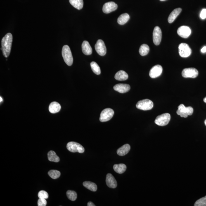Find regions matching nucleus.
I'll use <instances>...</instances> for the list:
<instances>
[{
  "instance_id": "nucleus-26",
  "label": "nucleus",
  "mask_w": 206,
  "mask_h": 206,
  "mask_svg": "<svg viewBox=\"0 0 206 206\" xmlns=\"http://www.w3.org/2000/svg\"><path fill=\"white\" fill-rule=\"evenodd\" d=\"M84 187L92 191H96L98 188L96 183L90 181H85L83 183Z\"/></svg>"
},
{
  "instance_id": "nucleus-9",
  "label": "nucleus",
  "mask_w": 206,
  "mask_h": 206,
  "mask_svg": "<svg viewBox=\"0 0 206 206\" xmlns=\"http://www.w3.org/2000/svg\"><path fill=\"white\" fill-rule=\"evenodd\" d=\"M198 70L193 68H185L182 72V75L185 78H194L198 76Z\"/></svg>"
},
{
  "instance_id": "nucleus-22",
  "label": "nucleus",
  "mask_w": 206,
  "mask_h": 206,
  "mask_svg": "<svg viewBox=\"0 0 206 206\" xmlns=\"http://www.w3.org/2000/svg\"><path fill=\"white\" fill-rule=\"evenodd\" d=\"M129 18V15L128 13L122 14L118 18L117 22L119 25H124L128 21Z\"/></svg>"
},
{
  "instance_id": "nucleus-15",
  "label": "nucleus",
  "mask_w": 206,
  "mask_h": 206,
  "mask_svg": "<svg viewBox=\"0 0 206 206\" xmlns=\"http://www.w3.org/2000/svg\"><path fill=\"white\" fill-rule=\"evenodd\" d=\"M130 86L129 84H119L114 86L113 89L115 91L120 93L128 92L130 89Z\"/></svg>"
},
{
  "instance_id": "nucleus-10",
  "label": "nucleus",
  "mask_w": 206,
  "mask_h": 206,
  "mask_svg": "<svg viewBox=\"0 0 206 206\" xmlns=\"http://www.w3.org/2000/svg\"><path fill=\"white\" fill-rule=\"evenodd\" d=\"M95 49L97 53L100 56H104L106 54L107 49L103 41L101 39L98 40L95 45Z\"/></svg>"
},
{
  "instance_id": "nucleus-1",
  "label": "nucleus",
  "mask_w": 206,
  "mask_h": 206,
  "mask_svg": "<svg viewBox=\"0 0 206 206\" xmlns=\"http://www.w3.org/2000/svg\"><path fill=\"white\" fill-rule=\"evenodd\" d=\"M13 37L10 33L6 34L2 40V50L5 57L7 58L11 52Z\"/></svg>"
},
{
  "instance_id": "nucleus-29",
  "label": "nucleus",
  "mask_w": 206,
  "mask_h": 206,
  "mask_svg": "<svg viewBox=\"0 0 206 206\" xmlns=\"http://www.w3.org/2000/svg\"><path fill=\"white\" fill-rule=\"evenodd\" d=\"M48 174L50 176V177L53 178V179H57L59 177H60L61 173H60L59 171L55 170H51L48 171Z\"/></svg>"
},
{
  "instance_id": "nucleus-14",
  "label": "nucleus",
  "mask_w": 206,
  "mask_h": 206,
  "mask_svg": "<svg viewBox=\"0 0 206 206\" xmlns=\"http://www.w3.org/2000/svg\"><path fill=\"white\" fill-rule=\"evenodd\" d=\"M163 68L160 65H156L152 67L149 73V76L152 78L158 77L162 73Z\"/></svg>"
},
{
  "instance_id": "nucleus-11",
  "label": "nucleus",
  "mask_w": 206,
  "mask_h": 206,
  "mask_svg": "<svg viewBox=\"0 0 206 206\" xmlns=\"http://www.w3.org/2000/svg\"><path fill=\"white\" fill-rule=\"evenodd\" d=\"M162 38V32L160 27H156L153 31V39L154 44L158 46L160 44Z\"/></svg>"
},
{
  "instance_id": "nucleus-27",
  "label": "nucleus",
  "mask_w": 206,
  "mask_h": 206,
  "mask_svg": "<svg viewBox=\"0 0 206 206\" xmlns=\"http://www.w3.org/2000/svg\"><path fill=\"white\" fill-rule=\"evenodd\" d=\"M150 48L148 45L143 44L140 47L139 53L142 56H145L148 54Z\"/></svg>"
},
{
  "instance_id": "nucleus-20",
  "label": "nucleus",
  "mask_w": 206,
  "mask_h": 206,
  "mask_svg": "<svg viewBox=\"0 0 206 206\" xmlns=\"http://www.w3.org/2000/svg\"><path fill=\"white\" fill-rule=\"evenodd\" d=\"M61 105L56 102H53L50 104L48 108L50 112L52 113H58L61 109Z\"/></svg>"
},
{
  "instance_id": "nucleus-7",
  "label": "nucleus",
  "mask_w": 206,
  "mask_h": 206,
  "mask_svg": "<svg viewBox=\"0 0 206 206\" xmlns=\"http://www.w3.org/2000/svg\"><path fill=\"white\" fill-rule=\"evenodd\" d=\"M113 110L110 108L105 109L100 113L99 120L102 122H106L112 118L114 115Z\"/></svg>"
},
{
  "instance_id": "nucleus-17",
  "label": "nucleus",
  "mask_w": 206,
  "mask_h": 206,
  "mask_svg": "<svg viewBox=\"0 0 206 206\" xmlns=\"http://www.w3.org/2000/svg\"><path fill=\"white\" fill-rule=\"evenodd\" d=\"M83 53L86 55H90L92 53L93 50L89 42L85 41L82 44Z\"/></svg>"
},
{
  "instance_id": "nucleus-6",
  "label": "nucleus",
  "mask_w": 206,
  "mask_h": 206,
  "mask_svg": "<svg viewBox=\"0 0 206 206\" xmlns=\"http://www.w3.org/2000/svg\"><path fill=\"white\" fill-rule=\"evenodd\" d=\"M67 148L69 151L73 153L78 152L79 153H83L84 152L83 147L76 142H69L67 143Z\"/></svg>"
},
{
  "instance_id": "nucleus-40",
  "label": "nucleus",
  "mask_w": 206,
  "mask_h": 206,
  "mask_svg": "<svg viewBox=\"0 0 206 206\" xmlns=\"http://www.w3.org/2000/svg\"><path fill=\"white\" fill-rule=\"evenodd\" d=\"M160 1H166V0H160Z\"/></svg>"
},
{
  "instance_id": "nucleus-4",
  "label": "nucleus",
  "mask_w": 206,
  "mask_h": 206,
  "mask_svg": "<svg viewBox=\"0 0 206 206\" xmlns=\"http://www.w3.org/2000/svg\"><path fill=\"white\" fill-rule=\"evenodd\" d=\"M153 106V102L151 100L148 99L140 100L136 105L137 108L143 110H151Z\"/></svg>"
},
{
  "instance_id": "nucleus-24",
  "label": "nucleus",
  "mask_w": 206,
  "mask_h": 206,
  "mask_svg": "<svg viewBox=\"0 0 206 206\" xmlns=\"http://www.w3.org/2000/svg\"><path fill=\"white\" fill-rule=\"evenodd\" d=\"M70 4L78 10L82 9L83 6V0H69Z\"/></svg>"
},
{
  "instance_id": "nucleus-30",
  "label": "nucleus",
  "mask_w": 206,
  "mask_h": 206,
  "mask_svg": "<svg viewBox=\"0 0 206 206\" xmlns=\"http://www.w3.org/2000/svg\"><path fill=\"white\" fill-rule=\"evenodd\" d=\"M67 195L68 198L71 200L74 201L77 199V195L75 192L73 190H69L67 192Z\"/></svg>"
},
{
  "instance_id": "nucleus-28",
  "label": "nucleus",
  "mask_w": 206,
  "mask_h": 206,
  "mask_svg": "<svg viewBox=\"0 0 206 206\" xmlns=\"http://www.w3.org/2000/svg\"><path fill=\"white\" fill-rule=\"evenodd\" d=\"M90 65L92 70L94 73L97 74V75H99L101 73L100 67L96 62H91Z\"/></svg>"
},
{
  "instance_id": "nucleus-33",
  "label": "nucleus",
  "mask_w": 206,
  "mask_h": 206,
  "mask_svg": "<svg viewBox=\"0 0 206 206\" xmlns=\"http://www.w3.org/2000/svg\"><path fill=\"white\" fill-rule=\"evenodd\" d=\"M46 199L39 198L38 201V206H45L47 204Z\"/></svg>"
},
{
  "instance_id": "nucleus-5",
  "label": "nucleus",
  "mask_w": 206,
  "mask_h": 206,
  "mask_svg": "<svg viewBox=\"0 0 206 206\" xmlns=\"http://www.w3.org/2000/svg\"><path fill=\"white\" fill-rule=\"evenodd\" d=\"M171 119V115L168 113L159 115L155 121V123L160 126H164L169 123Z\"/></svg>"
},
{
  "instance_id": "nucleus-35",
  "label": "nucleus",
  "mask_w": 206,
  "mask_h": 206,
  "mask_svg": "<svg viewBox=\"0 0 206 206\" xmlns=\"http://www.w3.org/2000/svg\"><path fill=\"white\" fill-rule=\"evenodd\" d=\"M201 51L202 53H205L206 52V46L203 47L202 48L201 50Z\"/></svg>"
},
{
  "instance_id": "nucleus-21",
  "label": "nucleus",
  "mask_w": 206,
  "mask_h": 206,
  "mask_svg": "<svg viewBox=\"0 0 206 206\" xmlns=\"http://www.w3.org/2000/svg\"><path fill=\"white\" fill-rule=\"evenodd\" d=\"M128 74L123 70L118 71L115 76V79L118 81H125L128 79Z\"/></svg>"
},
{
  "instance_id": "nucleus-8",
  "label": "nucleus",
  "mask_w": 206,
  "mask_h": 206,
  "mask_svg": "<svg viewBox=\"0 0 206 206\" xmlns=\"http://www.w3.org/2000/svg\"><path fill=\"white\" fill-rule=\"evenodd\" d=\"M179 53L182 58H186L191 54L192 50L188 44L181 43L179 46Z\"/></svg>"
},
{
  "instance_id": "nucleus-36",
  "label": "nucleus",
  "mask_w": 206,
  "mask_h": 206,
  "mask_svg": "<svg viewBox=\"0 0 206 206\" xmlns=\"http://www.w3.org/2000/svg\"><path fill=\"white\" fill-rule=\"evenodd\" d=\"M87 205L88 206H95L94 204H93V202H88V205Z\"/></svg>"
},
{
  "instance_id": "nucleus-38",
  "label": "nucleus",
  "mask_w": 206,
  "mask_h": 206,
  "mask_svg": "<svg viewBox=\"0 0 206 206\" xmlns=\"http://www.w3.org/2000/svg\"><path fill=\"white\" fill-rule=\"evenodd\" d=\"M0 99H1V102L3 101V98H2L1 97H0Z\"/></svg>"
},
{
  "instance_id": "nucleus-3",
  "label": "nucleus",
  "mask_w": 206,
  "mask_h": 206,
  "mask_svg": "<svg viewBox=\"0 0 206 206\" xmlns=\"http://www.w3.org/2000/svg\"><path fill=\"white\" fill-rule=\"evenodd\" d=\"M193 109L191 107H186L182 104L178 107V110L176 113L181 117L187 118L188 116L193 115Z\"/></svg>"
},
{
  "instance_id": "nucleus-2",
  "label": "nucleus",
  "mask_w": 206,
  "mask_h": 206,
  "mask_svg": "<svg viewBox=\"0 0 206 206\" xmlns=\"http://www.w3.org/2000/svg\"><path fill=\"white\" fill-rule=\"evenodd\" d=\"M62 55L65 63L70 66L73 63V58L70 48L68 45L64 46L62 50Z\"/></svg>"
},
{
  "instance_id": "nucleus-13",
  "label": "nucleus",
  "mask_w": 206,
  "mask_h": 206,
  "mask_svg": "<svg viewBox=\"0 0 206 206\" xmlns=\"http://www.w3.org/2000/svg\"><path fill=\"white\" fill-rule=\"evenodd\" d=\"M118 6L113 2H110L105 3L103 5V10L104 13H109L115 11L117 9Z\"/></svg>"
},
{
  "instance_id": "nucleus-32",
  "label": "nucleus",
  "mask_w": 206,
  "mask_h": 206,
  "mask_svg": "<svg viewBox=\"0 0 206 206\" xmlns=\"http://www.w3.org/2000/svg\"><path fill=\"white\" fill-rule=\"evenodd\" d=\"M38 197L39 198L47 199L48 197V195L47 192L44 190H41L38 193Z\"/></svg>"
},
{
  "instance_id": "nucleus-34",
  "label": "nucleus",
  "mask_w": 206,
  "mask_h": 206,
  "mask_svg": "<svg viewBox=\"0 0 206 206\" xmlns=\"http://www.w3.org/2000/svg\"><path fill=\"white\" fill-rule=\"evenodd\" d=\"M200 17L202 19L204 20L206 18V9H202L200 14Z\"/></svg>"
},
{
  "instance_id": "nucleus-18",
  "label": "nucleus",
  "mask_w": 206,
  "mask_h": 206,
  "mask_svg": "<svg viewBox=\"0 0 206 206\" xmlns=\"http://www.w3.org/2000/svg\"><path fill=\"white\" fill-rule=\"evenodd\" d=\"M182 11V9L180 8H178L175 9L169 15L168 18V22L169 23H172L174 21L176 18L180 14Z\"/></svg>"
},
{
  "instance_id": "nucleus-39",
  "label": "nucleus",
  "mask_w": 206,
  "mask_h": 206,
  "mask_svg": "<svg viewBox=\"0 0 206 206\" xmlns=\"http://www.w3.org/2000/svg\"><path fill=\"white\" fill-rule=\"evenodd\" d=\"M204 123H205V126H206V120L205 121V122H204Z\"/></svg>"
},
{
  "instance_id": "nucleus-37",
  "label": "nucleus",
  "mask_w": 206,
  "mask_h": 206,
  "mask_svg": "<svg viewBox=\"0 0 206 206\" xmlns=\"http://www.w3.org/2000/svg\"><path fill=\"white\" fill-rule=\"evenodd\" d=\"M203 101L204 102H205V103H206V97H205V98H204Z\"/></svg>"
},
{
  "instance_id": "nucleus-31",
  "label": "nucleus",
  "mask_w": 206,
  "mask_h": 206,
  "mask_svg": "<svg viewBox=\"0 0 206 206\" xmlns=\"http://www.w3.org/2000/svg\"><path fill=\"white\" fill-rule=\"evenodd\" d=\"M195 206H206V196L197 200L194 204Z\"/></svg>"
},
{
  "instance_id": "nucleus-16",
  "label": "nucleus",
  "mask_w": 206,
  "mask_h": 206,
  "mask_svg": "<svg viewBox=\"0 0 206 206\" xmlns=\"http://www.w3.org/2000/svg\"><path fill=\"white\" fill-rule=\"evenodd\" d=\"M107 186L111 188H115L117 186V183L115 178L111 174H107L106 178Z\"/></svg>"
},
{
  "instance_id": "nucleus-25",
  "label": "nucleus",
  "mask_w": 206,
  "mask_h": 206,
  "mask_svg": "<svg viewBox=\"0 0 206 206\" xmlns=\"http://www.w3.org/2000/svg\"><path fill=\"white\" fill-rule=\"evenodd\" d=\"M48 160L51 162H58L60 160L59 157L57 155L55 152L53 150L48 152Z\"/></svg>"
},
{
  "instance_id": "nucleus-23",
  "label": "nucleus",
  "mask_w": 206,
  "mask_h": 206,
  "mask_svg": "<svg viewBox=\"0 0 206 206\" xmlns=\"http://www.w3.org/2000/svg\"><path fill=\"white\" fill-rule=\"evenodd\" d=\"M113 169L118 174H122L126 170V166L124 164H116L113 166Z\"/></svg>"
},
{
  "instance_id": "nucleus-19",
  "label": "nucleus",
  "mask_w": 206,
  "mask_h": 206,
  "mask_svg": "<svg viewBox=\"0 0 206 206\" xmlns=\"http://www.w3.org/2000/svg\"><path fill=\"white\" fill-rule=\"evenodd\" d=\"M130 149V145L129 144H126L124 145L118 149L117 151V154L120 156H124L128 153Z\"/></svg>"
},
{
  "instance_id": "nucleus-12",
  "label": "nucleus",
  "mask_w": 206,
  "mask_h": 206,
  "mask_svg": "<svg viewBox=\"0 0 206 206\" xmlns=\"http://www.w3.org/2000/svg\"><path fill=\"white\" fill-rule=\"evenodd\" d=\"M177 33L180 36L183 38H187L189 37L191 33V30L189 27L187 26H181L178 29Z\"/></svg>"
}]
</instances>
